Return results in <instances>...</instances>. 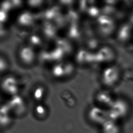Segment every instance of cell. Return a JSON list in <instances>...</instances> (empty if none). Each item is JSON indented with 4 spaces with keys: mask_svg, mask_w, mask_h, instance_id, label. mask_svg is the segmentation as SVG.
I'll return each instance as SVG.
<instances>
[{
    "mask_svg": "<svg viewBox=\"0 0 133 133\" xmlns=\"http://www.w3.org/2000/svg\"><path fill=\"white\" fill-rule=\"evenodd\" d=\"M96 24L99 34L104 37L111 35L116 29L115 20L112 16L101 14L96 19Z\"/></svg>",
    "mask_w": 133,
    "mask_h": 133,
    "instance_id": "obj_1",
    "label": "cell"
},
{
    "mask_svg": "<svg viewBox=\"0 0 133 133\" xmlns=\"http://www.w3.org/2000/svg\"><path fill=\"white\" fill-rule=\"evenodd\" d=\"M121 77L119 68L116 65H110L102 71L101 79L102 84L108 87L115 85Z\"/></svg>",
    "mask_w": 133,
    "mask_h": 133,
    "instance_id": "obj_2",
    "label": "cell"
},
{
    "mask_svg": "<svg viewBox=\"0 0 133 133\" xmlns=\"http://www.w3.org/2000/svg\"><path fill=\"white\" fill-rule=\"evenodd\" d=\"M128 111V104L127 102L121 98L116 99L108 111L109 119L114 121L124 116L127 113Z\"/></svg>",
    "mask_w": 133,
    "mask_h": 133,
    "instance_id": "obj_3",
    "label": "cell"
},
{
    "mask_svg": "<svg viewBox=\"0 0 133 133\" xmlns=\"http://www.w3.org/2000/svg\"><path fill=\"white\" fill-rule=\"evenodd\" d=\"M96 63H109L113 62L116 58V52L111 47L104 45L95 52Z\"/></svg>",
    "mask_w": 133,
    "mask_h": 133,
    "instance_id": "obj_4",
    "label": "cell"
},
{
    "mask_svg": "<svg viewBox=\"0 0 133 133\" xmlns=\"http://www.w3.org/2000/svg\"><path fill=\"white\" fill-rule=\"evenodd\" d=\"M116 37L117 41L121 44L128 43L133 38V25L129 22L122 23L116 30Z\"/></svg>",
    "mask_w": 133,
    "mask_h": 133,
    "instance_id": "obj_5",
    "label": "cell"
},
{
    "mask_svg": "<svg viewBox=\"0 0 133 133\" xmlns=\"http://www.w3.org/2000/svg\"><path fill=\"white\" fill-rule=\"evenodd\" d=\"M76 62L81 65H90L96 63L95 52H92L86 48L78 49L75 55Z\"/></svg>",
    "mask_w": 133,
    "mask_h": 133,
    "instance_id": "obj_6",
    "label": "cell"
},
{
    "mask_svg": "<svg viewBox=\"0 0 133 133\" xmlns=\"http://www.w3.org/2000/svg\"><path fill=\"white\" fill-rule=\"evenodd\" d=\"M88 118L94 123L102 125L108 119V111L98 107L91 108L88 113Z\"/></svg>",
    "mask_w": 133,
    "mask_h": 133,
    "instance_id": "obj_7",
    "label": "cell"
},
{
    "mask_svg": "<svg viewBox=\"0 0 133 133\" xmlns=\"http://www.w3.org/2000/svg\"><path fill=\"white\" fill-rule=\"evenodd\" d=\"M7 104L11 112H13L17 115H22L25 111V101L22 97L18 94L11 96Z\"/></svg>",
    "mask_w": 133,
    "mask_h": 133,
    "instance_id": "obj_8",
    "label": "cell"
},
{
    "mask_svg": "<svg viewBox=\"0 0 133 133\" xmlns=\"http://www.w3.org/2000/svg\"><path fill=\"white\" fill-rule=\"evenodd\" d=\"M18 57L22 64L29 65L34 62L35 53L34 49L29 45H23L19 50Z\"/></svg>",
    "mask_w": 133,
    "mask_h": 133,
    "instance_id": "obj_9",
    "label": "cell"
},
{
    "mask_svg": "<svg viewBox=\"0 0 133 133\" xmlns=\"http://www.w3.org/2000/svg\"><path fill=\"white\" fill-rule=\"evenodd\" d=\"M1 88L4 92L11 96L17 95L19 90L18 81L12 76H7L2 81Z\"/></svg>",
    "mask_w": 133,
    "mask_h": 133,
    "instance_id": "obj_10",
    "label": "cell"
},
{
    "mask_svg": "<svg viewBox=\"0 0 133 133\" xmlns=\"http://www.w3.org/2000/svg\"><path fill=\"white\" fill-rule=\"evenodd\" d=\"M35 16L32 12L25 10L21 12L17 18V24L23 28H29L33 25L35 21Z\"/></svg>",
    "mask_w": 133,
    "mask_h": 133,
    "instance_id": "obj_11",
    "label": "cell"
},
{
    "mask_svg": "<svg viewBox=\"0 0 133 133\" xmlns=\"http://www.w3.org/2000/svg\"><path fill=\"white\" fill-rule=\"evenodd\" d=\"M42 34L47 40L54 39L57 34V27L50 21H44L41 28Z\"/></svg>",
    "mask_w": 133,
    "mask_h": 133,
    "instance_id": "obj_12",
    "label": "cell"
},
{
    "mask_svg": "<svg viewBox=\"0 0 133 133\" xmlns=\"http://www.w3.org/2000/svg\"><path fill=\"white\" fill-rule=\"evenodd\" d=\"M112 95L108 91H100L95 96V100L97 103L101 106L110 108L114 101Z\"/></svg>",
    "mask_w": 133,
    "mask_h": 133,
    "instance_id": "obj_13",
    "label": "cell"
},
{
    "mask_svg": "<svg viewBox=\"0 0 133 133\" xmlns=\"http://www.w3.org/2000/svg\"><path fill=\"white\" fill-rule=\"evenodd\" d=\"M66 36L71 41H79L82 37V32L77 23L70 24L66 30Z\"/></svg>",
    "mask_w": 133,
    "mask_h": 133,
    "instance_id": "obj_14",
    "label": "cell"
},
{
    "mask_svg": "<svg viewBox=\"0 0 133 133\" xmlns=\"http://www.w3.org/2000/svg\"><path fill=\"white\" fill-rule=\"evenodd\" d=\"M56 47L62 49L65 55H70L73 51V47L71 44V42L67 38L64 37H59L56 39L55 42Z\"/></svg>",
    "mask_w": 133,
    "mask_h": 133,
    "instance_id": "obj_15",
    "label": "cell"
},
{
    "mask_svg": "<svg viewBox=\"0 0 133 133\" xmlns=\"http://www.w3.org/2000/svg\"><path fill=\"white\" fill-rule=\"evenodd\" d=\"M10 110L6 103L2 104L1 107V123L2 126L8 125L11 122L10 117Z\"/></svg>",
    "mask_w": 133,
    "mask_h": 133,
    "instance_id": "obj_16",
    "label": "cell"
},
{
    "mask_svg": "<svg viewBox=\"0 0 133 133\" xmlns=\"http://www.w3.org/2000/svg\"><path fill=\"white\" fill-rule=\"evenodd\" d=\"M51 73L52 76L56 78L61 79L65 78L63 62L55 63L51 69Z\"/></svg>",
    "mask_w": 133,
    "mask_h": 133,
    "instance_id": "obj_17",
    "label": "cell"
},
{
    "mask_svg": "<svg viewBox=\"0 0 133 133\" xmlns=\"http://www.w3.org/2000/svg\"><path fill=\"white\" fill-rule=\"evenodd\" d=\"M51 62L55 63L60 62L66 55L64 51L60 48L56 47L49 51Z\"/></svg>",
    "mask_w": 133,
    "mask_h": 133,
    "instance_id": "obj_18",
    "label": "cell"
},
{
    "mask_svg": "<svg viewBox=\"0 0 133 133\" xmlns=\"http://www.w3.org/2000/svg\"><path fill=\"white\" fill-rule=\"evenodd\" d=\"M43 44L42 37L36 33L31 34L28 38V45L33 49L39 48Z\"/></svg>",
    "mask_w": 133,
    "mask_h": 133,
    "instance_id": "obj_19",
    "label": "cell"
},
{
    "mask_svg": "<svg viewBox=\"0 0 133 133\" xmlns=\"http://www.w3.org/2000/svg\"><path fill=\"white\" fill-rule=\"evenodd\" d=\"M117 126L115 124L114 121L108 119L102 125V133H117Z\"/></svg>",
    "mask_w": 133,
    "mask_h": 133,
    "instance_id": "obj_20",
    "label": "cell"
},
{
    "mask_svg": "<svg viewBox=\"0 0 133 133\" xmlns=\"http://www.w3.org/2000/svg\"><path fill=\"white\" fill-rule=\"evenodd\" d=\"M86 48L92 52H96L100 47V43L97 38L91 37L87 39L86 42Z\"/></svg>",
    "mask_w": 133,
    "mask_h": 133,
    "instance_id": "obj_21",
    "label": "cell"
},
{
    "mask_svg": "<svg viewBox=\"0 0 133 133\" xmlns=\"http://www.w3.org/2000/svg\"><path fill=\"white\" fill-rule=\"evenodd\" d=\"M45 88L42 86H37L34 90L33 92V99L37 102H40L43 99V97L45 94Z\"/></svg>",
    "mask_w": 133,
    "mask_h": 133,
    "instance_id": "obj_22",
    "label": "cell"
},
{
    "mask_svg": "<svg viewBox=\"0 0 133 133\" xmlns=\"http://www.w3.org/2000/svg\"><path fill=\"white\" fill-rule=\"evenodd\" d=\"M66 22H70V24L77 23L79 20L78 14L74 10H69L64 16Z\"/></svg>",
    "mask_w": 133,
    "mask_h": 133,
    "instance_id": "obj_23",
    "label": "cell"
},
{
    "mask_svg": "<svg viewBox=\"0 0 133 133\" xmlns=\"http://www.w3.org/2000/svg\"><path fill=\"white\" fill-rule=\"evenodd\" d=\"M86 12L89 17L95 19H97L102 14L101 8H99L94 5L90 6L87 9Z\"/></svg>",
    "mask_w": 133,
    "mask_h": 133,
    "instance_id": "obj_24",
    "label": "cell"
},
{
    "mask_svg": "<svg viewBox=\"0 0 133 133\" xmlns=\"http://www.w3.org/2000/svg\"><path fill=\"white\" fill-rule=\"evenodd\" d=\"M64 68L65 71V77H69L73 75L75 71V68L74 65L70 62H63Z\"/></svg>",
    "mask_w": 133,
    "mask_h": 133,
    "instance_id": "obj_25",
    "label": "cell"
},
{
    "mask_svg": "<svg viewBox=\"0 0 133 133\" xmlns=\"http://www.w3.org/2000/svg\"><path fill=\"white\" fill-rule=\"evenodd\" d=\"M35 113L37 117H44L47 113L46 108H45V107L42 104H38L35 108Z\"/></svg>",
    "mask_w": 133,
    "mask_h": 133,
    "instance_id": "obj_26",
    "label": "cell"
},
{
    "mask_svg": "<svg viewBox=\"0 0 133 133\" xmlns=\"http://www.w3.org/2000/svg\"><path fill=\"white\" fill-rule=\"evenodd\" d=\"M11 8H12V6L11 2L5 1L3 2L1 4V9L4 11H7Z\"/></svg>",
    "mask_w": 133,
    "mask_h": 133,
    "instance_id": "obj_27",
    "label": "cell"
},
{
    "mask_svg": "<svg viewBox=\"0 0 133 133\" xmlns=\"http://www.w3.org/2000/svg\"><path fill=\"white\" fill-rule=\"evenodd\" d=\"M1 72H3V71H5L7 67H8V64L7 63V61L5 59V58L3 57L2 56H1Z\"/></svg>",
    "mask_w": 133,
    "mask_h": 133,
    "instance_id": "obj_28",
    "label": "cell"
},
{
    "mask_svg": "<svg viewBox=\"0 0 133 133\" xmlns=\"http://www.w3.org/2000/svg\"><path fill=\"white\" fill-rule=\"evenodd\" d=\"M43 1H29L28 2V5L33 8H37L41 6L43 3Z\"/></svg>",
    "mask_w": 133,
    "mask_h": 133,
    "instance_id": "obj_29",
    "label": "cell"
},
{
    "mask_svg": "<svg viewBox=\"0 0 133 133\" xmlns=\"http://www.w3.org/2000/svg\"><path fill=\"white\" fill-rule=\"evenodd\" d=\"M28 34H29V31L25 28L22 29L17 32L18 37L20 38L25 37L26 36H28Z\"/></svg>",
    "mask_w": 133,
    "mask_h": 133,
    "instance_id": "obj_30",
    "label": "cell"
},
{
    "mask_svg": "<svg viewBox=\"0 0 133 133\" xmlns=\"http://www.w3.org/2000/svg\"><path fill=\"white\" fill-rule=\"evenodd\" d=\"M6 12H7V11L1 9V22H4L6 20L7 17V15Z\"/></svg>",
    "mask_w": 133,
    "mask_h": 133,
    "instance_id": "obj_31",
    "label": "cell"
},
{
    "mask_svg": "<svg viewBox=\"0 0 133 133\" xmlns=\"http://www.w3.org/2000/svg\"><path fill=\"white\" fill-rule=\"evenodd\" d=\"M11 4L12 6V7H18V6H20L22 2L19 1H11Z\"/></svg>",
    "mask_w": 133,
    "mask_h": 133,
    "instance_id": "obj_32",
    "label": "cell"
},
{
    "mask_svg": "<svg viewBox=\"0 0 133 133\" xmlns=\"http://www.w3.org/2000/svg\"><path fill=\"white\" fill-rule=\"evenodd\" d=\"M129 22L133 25V12L131 14L129 18Z\"/></svg>",
    "mask_w": 133,
    "mask_h": 133,
    "instance_id": "obj_33",
    "label": "cell"
}]
</instances>
